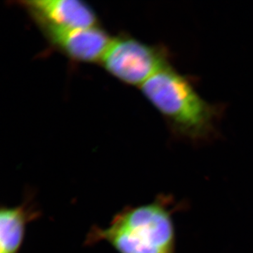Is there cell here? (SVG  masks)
<instances>
[{
	"instance_id": "5b68a950",
	"label": "cell",
	"mask_w": 253,
	"mask_h": 253,
	"mask_svg": "<svg viewBox=\"0 0 253 253\" xmlns=\"http://www.w3.org/2000/svg\"><path fill=\"white\" fill-rule=\"evenodd\" d=\"M51 45L73 61L101 62L113 38L100 26L42 32Z\"/></svg>"
},
{
	"instance_id": "3957f363",
	"label": "cell",
	"mask_w": 253,
	"mask_h": 253,
	"mask_svg": "<svg viewBox=\"0 0 253 253\" xmlns=\"http://www.w3.org/2000/svg\"><path fill=\"white\" fill-rule=\"evenodd\" d=\"M109 74L129 85H141L155 73L172 64L169 50L131 37L113 38L101 62Z\"/></svg>"
},
{
	"instance_id": "8992f818",
	"label": "cell",
	"mask_w": 253,
	"mask_h": 253,
	"mask_svg": "<svg viewBox=\"0 0 253 253\" xmlns=\"http://www.w3.org/2000/svg\"><path fill=\"white\" fill-rule=\"evenodd\" d=\"M42 211L34 192L28 190L22 202L14 207L1 206L0 210V253H19L27 226L41 217Z\"/></svg>"
},
{
	"instance_id": "6da1fadb",
	"label": "cell",
	"mask_w": 253,
	"mask_h": 253,
	"mask_svg": "<svg viewBox=\"0 0 253 253\" xmlns=\"http://www.w3.org/2000/svg\"><path fill=\"white\" fill-rule=\"evenodd\" d=\"M139 88L176 139L202 144L219 135L224 106L204 99L191 77L172 64L155 73Z\"/></svg>"
},
{
	"instance_id": "277c9868",
	"label": "cell",
	"mask_w": 253,
	"mask_h": 253,
	"mask_svg": "<svg viewBox=\"0 0 253 253\" xmlns=\"http://www.w3.org/2000/svg\"><path fill=\"white\" fill-rule=\"evenodd\" d=\"M41 31H67L99 26L94 10L78 0H28L21 1Z\"/></svg>"
},
{
	"instance_id": "7a4b0ae2",
	"label": "cell",
	"mask_w": 253,
	"mask_h": 253,
	"mask_svg": "<svg viewBox=\"0 0 253 253\" xmlns=\"http://www.w3.org/2000/svg\"><path fill=\"white\" fill-rule=\"evenodd\" d=\"M179 208L173 196L163 194L149 204L126 206L106 227L93 226L84 246L106 243L118 253H176L173 215Z\"/></svg>"
}]
</instances>
